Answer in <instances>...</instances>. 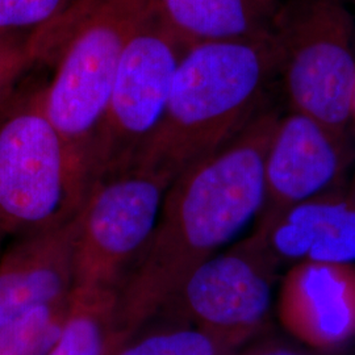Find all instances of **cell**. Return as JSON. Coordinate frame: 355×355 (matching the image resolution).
I'll return each instance as SVG.
<instances>
[{
    "label": "cell",
    "mask_w": 355,
    "mask_h": 355,
    "mask_svg": "<svg viewBox=\"0 0 355 355\" xmlns=\"http://www.w3.org/2000/svg\"><path fill=\"white\" fill-rule=\"evenodd\" d=\"M279 119L262 110L225 146L173 179L150 241L117 288L125 336L157 318L196 267L259 216L267 150Z\"/></svg>",
    "instance_id": "1"
},
{
    "label": "cell",
    "mask_w": 355,
    "mask_h": 355,
    "mask_svg": "<svg viewBox=\"0 0 355 355\" xmlns=\"http://www.w3.org/2000/svg\"><path fill=\"white\" fill-rule=\"evenodd\" d=\"M278 54L270 31L195 44L180 58L164 119L135 167L173 178L225 146L259 114Z\"/></svg>",
    "instance_id": "2"
},
{
    "label": "cell",
    "mask_w": 355,
    "mask_h": 355,
    "mask_svg": "<svg viewBox=\"0 0 355 355\" xmlns=\"http://www.w3.org/2000/svg\"><path fill=\"white\" fill-rule=\"evenodd\" d=\"M152 0H94L58 49L42 104L64 146L69 171L86 198L91 158L128 42L152 12Z\"/></svg>",
    "instance_id": "3"
},
{
    "label": "cell",
    "mask_w": 355,
    "mask_h": 355,
    "mask_svg": "<svg viewBox=\"0 0 355 355\" xmlns=\"http://www.w3.org/2000/svg\"><path fill=\"white\" fill-rule=\"evenodd\" d=\"M270 33L293 111L343 133L352 119L355 26L340 0H290Z\"/></svg>",
    "instance_id": "4"
},
{
    "label": "cell",
    "mask_w": 355,
    "mask_h": 355,
    "mask_svg": "<svg viewBox=\"0 0 355 355\" xmlns=\"http://www.w3.org/2000/svg\"><path fill=\"white\" fill-rule=\"evenodd\" d=\"M83 202L37 89L0 116V252L23 234L69 221Z\"/></svg>",
    "instance_id": "5"
},
{
    "label": "cell",
    "mask_w": 355,
    "mask_h": 355,
    "mask_svg": "<svg viewBox=\"0 0 355 355\" xmlns=\"http://www.w3.org/2000/svg\"><path fill=\"white\" fill-rule=\"evenodd\" d=\"M187 48L153 8L121 57L94 142L92 183L139 164L164 119L178 64Z\"/></svg>",
    "instance_id": "6"
},
{
    "label": "cell",
    "mask_w": 355,
    "mask_h": 355,
    "mask_svg": "<svg viewBox=\"0 0 355 355\" xmlns=\"http://www.w3.org/2000/svg\"><path fill=\"white\" fill-rule=\"evenodd\" d=\"M173 179L132 167L92 183L78 212L74 288H119L152 239Z\"/></svg>",
    "instance_id": "7"
},
{
    "label": "cell",
    "mask_w": 355,
    "mask_h": 355,
    "mask_svg": "<svg viewBox=\"0 0 355 355\" xmlns=\"http://www.w3.org/2000/svg\"><path fill=\"white\" fill-rule=\"evenodd\" d=\"M271 257L257 234L215 254L191 272L158 316L187 322L234 350L270 312Z\"/></svg>",
    "instance_id": "8"
},
{
    "label": "cell",
    "mask_w": 355,
    "mask_h": 355,
    "mask_svg": "<svg viewBox=\"0 0 355 355\" xmlns=\"http://www.w3.org/2000/svg\"><path fill=\"white\" fill-rule=\"evenodd\" d=\"M343 133L305 114L280 117L265 161V202L257 233L299 204L315 199L343 170Z\"/></svg>",
    "instance_id": "9"
},
{
    "label": "cell",
    "mask_w": 355,
    "mask_h": 355,
    "mask_svg": "<svg viewBox=\"0 0 355 355\" xmlns=\"http://www.w3.org/2000/svg\"><path fill=\"white\" fill-rule=\"evenodd\" d=\"M78 214L26 233L0 252V327L28 311L70 296L76 286Z\"/></svg>",
    "instance_id": "10"
},
{
    "label": "cell",
    "mask_w": 355,
    "mask_h": 355,
    "mask_svg": "<svg viewBox=\"0 0 355 355\" xmlns=\"http://www.w3.org/2000/svg\"><path fill=\"white\" fill-rule=\"evenodd\" d=\"M280 318L316 347H333L355 334V270L352 265L300 262L284 280Z\"/></svg>",
    "instance_id": "11"
},
{
    "label": "cell",
    "mask_w": 355,
    "mask_h": 355,
    "mask_svg": "<svg viewBox=\"0 0 355 355\" xmlns=\"http://www.w3.org/2000/svg\"><path fill=\"white\" fill-rule=\"evenodd\" d=\"M268 252L291 261L355 263V204L318 200L299 204L277 220L265 233L254 232Z\"/></svg>",
    "instance_id": "12"
},
{
    "label": "cell",
    "mask_w": 355,
    "mask_h": 355,
    "mask_svg": "<svg viewBox=\"0 0 355 355\" xmlns=\"http://www.w3.org/2000/svg\"><path fill=\"white\" fill-rule=\"evenodd\" d=\"M153 8L189 46L267 33L268 8L258 0H152Z\"/></svg>",
    "instance_id": "13"
},
{
    "label": "cell",
    "mask_w": 355,
    "mask_h": 355,
    "mask_svg": "<svg viewBox=\"0 0 355 355\" xmlns=\"http://www.w3.org/2000/svg\"><path fill=\"white\" fill-rule=\"evenodd\" d=\"M127 338L119 327L117 290L74 288L48 355H111Z\"/></svg>",
    "instance_id": "14"
},
{
    "label": "cell",
    "mask_w": 355,
    "mask_h": 355,
    "mask_svg": "<svg viewBox=\"0 0 355 355\" xmlns=\"http://www.w3.org/2000/svg\"><path fill=\"white\" fill-rule=\"evenodd\" d=\"M94 0H0V36L42 38L55 54Z\"/></svg>",
    "instance_id": "15"
},
{
    "label": "cell",
    "mask_w": 355,
    "mask_h": 355,
    "mask_svg": "<svg viewBox=\"0 0 355 355\" xmlns=\"http://www.w3.org/2000/svg\"><path fill=\"white\" fill-rule=\"evenodd\" d=\"M146 324L120 343L111 355H232L228 346L187 322L162 318Z\"/></svg>",
    "instance_id": "16"
},
{
    "label": "cell",
    "mask_w": 355,
    "mask_h": 355,
    "mask_svg": "<svg viewBox=\"0 0 355 355\" xmlns=\"http://www.w3.org/2000/svg\"><path fill=\"white\" fill-rule=\"evenodd\" d=\"M69 300L70 296L36 306L1 325L0 355L49 354L62 329Z\"/></svg>",
    "instance_id": "17"
},
{
    "label": "cell",
    "mask_w": 355,
    "mask_h": 355,
    "mask_svg": "<svg viewBox=\"0 0 355 355\" xmlns=\"http://www.w3.org/2000/svg\"><path fill=\"white\" fill-rule=\"evenodd\" d=\"M51 54L54 48L46 40L0 36V104L26 70Z\"/></svg>",
    "instance_id": "18"
},
{
    "label": "cell",
    "mask_w": 355,
    "mask_h": 355,
    "mask_svg": "<svg viewBox=\"0 0 355 355\" xmlns=\"http://www.w3.org/2000/svg\"><path fill=\"white\" fill-rule=\"evenodd\" d=\"M249 355H308L300 352H295V350H288V349H268L263 352H253L249 353Z\"/></svg>",
    "instance_id": "19"
},
{
    "label": "cell",
    "mask_w": 355,
    "mask_h": 355,
    "mask_svg": "<svg viewBox=\"0 0 355 355\" xmlns=\"http://www.w3.org/2000/svg\"><path fill=\"white\" fill-rule=\"evenodd\" d=\"M352 119L354 120L355 123V85L354 92H353V103H352Z\"/></svg>",
    "instance_id": "20"
},
{
    "label": "cell",
    "mask_w": 355,
    "mask_h": 355,
    "mask_svg": "<svg viewBox=\"0 0 355 355\" xmlns=\"http://www.w3.org/2000/svg\"><path fill=\"white\" fill-rule=\"evenodd\" d=\"M259 3H262L265 7H267L268 10H271V4H270V0H258Z\"/></svg>",
    "instance_id": "21"
},
{
    "label": "cell",
    "mask_w": 355,
    "mask_h": 355,
    "mask_svg": "<svg viewBox=\"0 0 355 355\" xmlns=\"http://www.w3.org/2000/svg\"><path fill=\"white\" fill-rule=\"evenodd\" d=\"M245 355H249V354H245Z\"/></svg>",
    "instance_id": "22"
},
{
    "label": "cell",
    "mask_w": 355,
    "mask_h": 355,
    "mask_svg": "<svg viewBox=\"0 0 355 355\" xmlns=\"http://www.w3.org/2000/svg\"><path fill=\"white\" fill-rule=\"evenodd\" d=\"M0 116H1V114H0Z\"/></svg>",
    "instance_id": "23"
}]
</instances>
